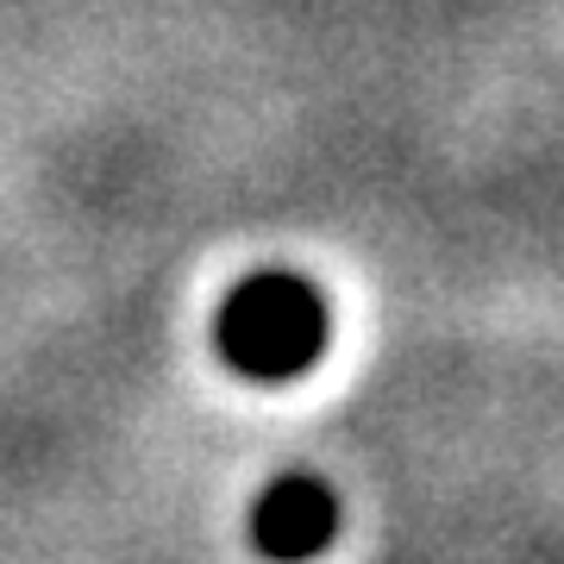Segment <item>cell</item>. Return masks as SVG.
Instances as JSON below:
<instances>
[{
    "label": "cell",
    "mask_w": 564,
    "mask_h": 564,
    "mask_svg": "<svg viewBox=\"0 0 564 564\" xmlns=\"http://www.w3.org/2000/svg\"><path fill=\"white\" fill-rule=\"evenodd\" d=\"M326 302L295 270H258L220 302L214 345L251 383H295L326 358Z\"/></svg>",
    "instance_id": "6da1fadb"
},
{
    "label": "cell",
    "mask_w": 564,
    "mask_h": 564,
    "mask_svg": "<svg viewBox=\"0 0 564 564\" xmlns=\"http://www.w3.org/2000/svg\"><path fill=\"white\" fill-rule=\"evenodd\" d=\"M245 527H251V545L270 564H307L321 558L333 545V533H339V496L314 470H282V477H270L258 489Z\"/></svg>",
    "instance_id": "7a4b0ae2"
}]
</instances>
